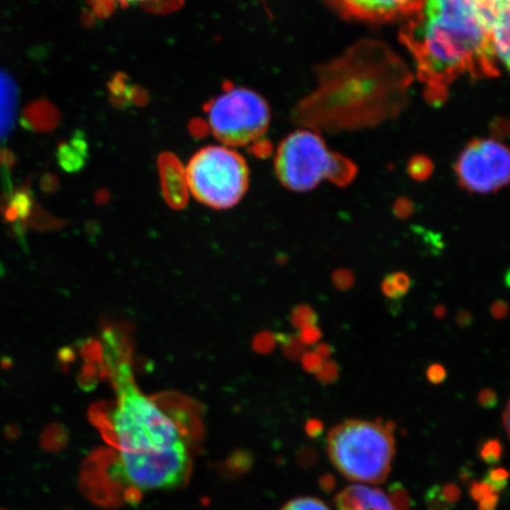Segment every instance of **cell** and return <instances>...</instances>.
<instances>
[{
  "mask_svg": "<svg viewBox=\"0 0 510 510\" xmlns=\"http://www.w3.org/2000/svg\"><path fill=\"white\" fill-rule=\"evenodd\" d=\"M417 76L441 103L461 76L492 77L509 65V3L424 0L402 35Z\"/></svg>",
  "mask_w": 510,
  "mask_h": 510,
  "instance_id": "cell-1",
  "label": "cell"
},
{
  "mask_svg": "<svg viewBox=\"0 0 510 510\" xmlns=\"http://www.w3.org/2000/svg\"><path fill=\"white\" fill-rule=\"evenodd\" d=\"M327 454L356 485H381L390 475L396 454L394 431L379 420H345L329 433Z\"/></svg>",
  "mask_w": 510,
  "mask_h": 510,
  "instance_id": "cell-2",
  "label": "cell"
},
{
  "mask_svg": "<svg viewBox=\"0 0 510 510\" xmlns=\"http://www.w3.org/2000/svg\"><path fill=\"white\" fill-rule=\"evenodd\" d=\"M275 161L279 180L294 192L312 190L324 181L344 187L357 173L350 160L331 151L325 141L311 130L288 135L279 146Z\"/></svg>",
  "mask_w": 510,
  "mask_h": 510,
  "instance_id": "cell-3",
  "label": "cell"
},
{
  "mask_svg": "<svg viewBox=\"0 0 510 510\" xmlns=\"http://www.w3.org/2000/svg\"><path fill=\"white\" fill-rule=\"evenodd\" d=\"M186 182L197 201L215 209L235 206L248 189L249 170L233 148L208 146L189 161Z\"/></svg>",
  "mask_w": 510,
  "mask_h": 510,
  "instance_id": "cell-4",
  "label": "cell"
},
{
  "mask_svg": "<svg viewBox=\"0 0 510 510\" xmlns=\"http://www.w3.org/2000/svg\"><path fill=\"white\" fill-rule=\"evenodd\" d=\"M190 468L188 443H183L154 452L118 451L107 467V476L116 485L142 493L179 488Z\"/></svg>",
  "mask_w": 510,
  "mask_h": 510,
  "instance_id": "cell-5",
  "label": "cell"
},
{
  "mask_svg": "<svg viewBox=\"0 0 510 510\" xmlns=\"http://www.w3.org/2000/svg\"><path fill=\"white\" fill-rule=\"evenodd\" d=\"M207 122L223 146H246L265 136L270 127V107L255 91L229 88L208 104Z\"/></svg>",
  "mask_w": 510,
  "mask_h": 510,
  "instance_id": "cell-6",
  "label": "cell"
},
{
  "mask_svg": "<svg viewBox=\"0 0 510 510\" xmlns=\"http://www.w3.org/2000/svg\"><path fill=\"white\" fill-rule=\"evenodd\" d=\"M456 174L462 187L472 193L498 192L509 182V151L492 138L472 142L456 163Z\"/></svg>",
  "mask_w": 510,
  "mask_h": 510,
  "instance_id": "cell-7",
  "label": "cell"
},
{
  "mask_svg": "<svg viewBox=\"0 0 510 510\" xmlns=\"http://www.w3.org/2000/svg\"><path fill=\"white\" fill-rule=\"evenodd\" d=\"M424 0H332L342 12L350 17L371 22H386L411 17Z\"/></svg>",
  "mask_w": 510,
  "mask_h": 510,
  "instance_id": "cell-8",
  "label": "cell"
},
{
  "mask_svg": "<svg viewBox=\"0 0 510 510\" xmlns=\"http://www.w3.org/2000/svg\"><path fill=\"white\" fill-rule=\"evenodd\" d=\"M337 510H396L382 490L371 485H352L335 498Z\"/></svg>",
  "mask_w": 510,
  "mask_h": 510,
  "instance_id": "cell-9",
  "label": "cell"
},
{
  "mask_svg": "<svg viewBox=\"0 0 510 510\" xmlns=\"http://www.w3.org/2000/svg\"><path fill=\"white\" fill-rule=\"evenodd\" d=\"M18 110V88L9 73L0 69V142L12 133Z\"/></svg>",
  "mask_w": 510,
  "mask_h": 510,
  "instance_id": "cell-10",
  "label": "cell"
},
{
  "mask_svg": "<svg viewBox=\"0 0 510 510\" xmlns=\"http://www.w3.org/2000/svg\"><path fill=\"white\" fill-rule=\"evenodd\" d=\"M96 10L107 12L117 8H143L151 10H170L179 6L181 0H90Z\"/></svg>",
  "mask_w": 510,
  "mask_h": 510,
  "instance_id": "cell-11",
  "label": "cell"
},
{
  "mask_svg": "<svg viewBox=\"0 0 510 510\" xmlns=\"http://www.w3.org/2000/svg\"><path fill=\"white\" fill-rule=\"evenodd\" d=\"M410 285L411 281L409 275L405 273H394L386 275L383 280L382 291L390 299H399L400 296L407 294Z\"/></svg>",
  "mask_w": 510,
  "mask_h": 510,
  "instance_id": "cell-12",
  "label": "cell"
},
{
  "mask_svg": "<svg viewBox=\"0 0 510 510\" xmlns=\"http://www.w3.org/2000/svg\"><path fill=\"white\" fill-rule=\"evenodd\" d=\"M281 510H331L324 502L316 498H299L292 500Z\"/></svg>",
  "mask_w": 510,
  "mask_h": 510,
  "instance_id": "cell-13",
  "label": "cell"
},
{
  "mask_svg": "<svg viewBox=\"0 0 510 510\" xmlns=\"http://www.w3.org/2000/svg\"><path fill=\"white\" fill-rule=\"evenodd\" d=\"M316 319H317V317H316L314 309L309 306H306V305L298 306L292 314L293 325L299 327L301 330L306 326L316 325Z\"/></svg>",
  "mask_w": 510,
  "mask_h": 510,
  "instance_id": "cell-14",
  "label": "cell"
},
{
  "mask_svg": "<svg viewBox=\"0 0 510 510\" xmlns=\"http://www.w3.org/2000/svg\"><path fill=\"white\" fill-rule=\"evenodd\" d=\"M301 359H303L301 360V363H303L304 369L306 371H309V372L314 373H317L319 371V369L322 368V363L325 361L316 351L305 353Z\"/></svg>",
  "mask_w": 510,
  "mask_h": 510,
  "instance_id": "cell-15",
  "label": "cell"
},
{
  "mask_svg": "<svg viewBox=\"0 0 510 510\" xmlns=\"http://www.w3.org/2000/svg\"><path fill=\"white\" fill-rule=\"evenodd\" d=\"M317 376L322 382L331 383L338 377V366L332 361H324L322 368L317 372Z\"/></svg>",
  "mask_w": 510,
  "mask_h": 510,
  "instance_id": "cell-16",
  "label": "cell"
},
{
  "mask_svg": "<svg viewBox=\"0 0 510 510\" xmlns=\"http://www.w3.org/2000/svg\"><path fill=\"white\" fill-rule=\"evenodd\" d=\"M322 338V332L316 325H309L301 329V340L303 345H314Z\"/></svg>",
  "mask_w": 510,
  "mask_h": 510,
  "instance_id": "cell-17",
  "label": "cell"
},
{
  "mask_svg": "<svg viewBox=\"0 0 510 510\" xmlns=\"http://www.w3.org/2000/svg\"><path fill=\"white\" fill-rule=\"evenodd\" d=\"M333 283L340 290H348L353 283V275L346 270H337L333 275Z\"/></svg>",
  "mask_w": 510,
  "mask_h": 510,
  "instance_id": "cell-18",
  "label": "cell"
},
{
  "mask_svg": "<svg viewBox=\"0 0 510 510\" xmlns=\"http://www.w3.org/2000/svg\"><path fill=\"white\" fill-rule=\"evenodd\" d=\"M275 335H270V333H262V335H257L255 342H254V348L257 351L260 352H268L273 348L275 346Z\"/></svg>",
  "mask_w": 510,
  "mask_h": 510,
  "instance_id": "cell-19",
  "label": "cell"
},
{
  "mask_svg": "<svg viewBox=\"0 0 510 510\" xmlns=\"http://www.w3.org/2000/svg\"><path fill=\"white\" fill-rule=\"evenodd\" d=\"M426 377L433 384H439L443 382L446 377V371L442 365L433 364L429 366L426 371Z\"/></svg>",
  "mask_w": 510,
  "mask_h": 510,
  "instance_id": "cell-20",
  "label": "cell"
},
{
  "mask_svg": "<svg viewBox=\"0 0 510 510\" xmlns=\"http://www.w3.org/2000/svg\"><path fill=\"white\" fill-rule=\"evenodd\" d=\"M480 402L482 405H494V403L496 402V394H494L493 390H485L482 391L480 394Z\"/></svg>",
  "mask_w": 510,
  "mask_h": 510,
  "instance_id": "cell-21",
  "label": "cell"
},
{
  "mask_svg": "<svg viewBox=\"0 0 510 510\" xmlns=\"http://www.w3.org/2000/svg\"><path fill=\"white\" fill-rule=\"evenodd\" d=\"M507 311H508L507 305L503 301L495 303L493 305V307H492V314H493L494 317L498 318V319H502V318L505 317L507 314Z\"/></svg>",
  "mask_w": 510,
  "mask_h": 510,
  "instance_id": "cell-22",
  "label": "cell"
}]
</instances>
